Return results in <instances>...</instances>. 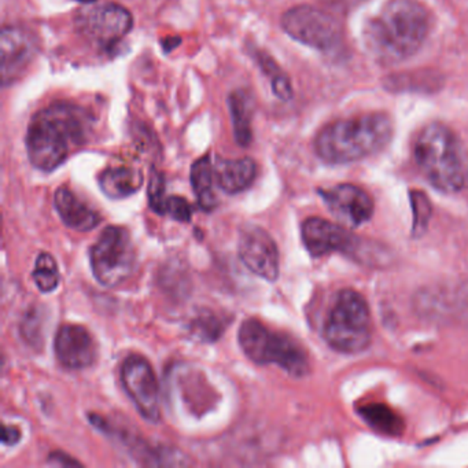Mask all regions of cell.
<instances>
[{
    "instance_id": "obj_1",
    "label": "cell",
    "mask_w": 468,
    "mask_h": 468,
    "mask_svg": "<svg viewBox=\"0 0 468 468\" xmlns=\"http://www.w3.org/2000/svg\"><path fill=\"white\" fill-rule=\"evenodd\" d=\"M430 25V12L419 0H387L365 24L364 43L378 60L400 62L419 51Z\"/></svg>"
},
{
    "instance_id": "obj_2",
    "label": "cell",
    "mask_w": 468,
    "mask_h": 468,
    "mask_svg": "<svg viewBox=\"0 0 468 468\" xmlns=\"http://www.w3.org/2000/svg\"><path fill=\"white\" fill-rule=\"evenodd\" d=\"M92 128L90 113L73 103H54L36 113L28 128L26 151L31 164L51 172L70 151L83 146Z\"/></svg>"
},
{
    "instance_id": "obj_3",
    "label": "cell",
    "mask_w": 468,
    "mask_h": 468,
    "mask_svg": "<svg viewBox=\"0 0 468 468\" xmlns=\"http://www.w3.org/2000/svg\"><path fill=\"white\" fill-rule=\"evenodd\" d=\"M394 124L386 113H365L326 125L315 139L316 154L328 164H349L383 150Z\"/></svg>"
},
{
    "instance_id": "obj_4",
    "label": "cell",
    "mask_w": 468,
    "mask_h": 468,
    "mask_svg": "<svg viewBox=\"0 0 468 468\" xmlns=\"http://www.w3.org/2000/svg\"><path fill=\"white\" fill-rule=\"evenodd\" d=\"M413 154L426 178L444 192L468 188V151L460 137L446 125H426L416 137Z\"/></svg>"
},
{
    "instance_id": "obj_5",
    "label": "cell",
    "mask_w": 468,
    "mask_h": 468,
    "mask_svg": "<svg viewBox=\"0 0 468 468\" xmlns=\"http://www.w3.org/2000/svg\"><path fill=\"white\" fill-rule=\"evenodd\" d=\"M237 341L253 362L276 364L295 378L305 376L309 371V360L303 348L292 337L268 328L257 319H247L242 323Z\"/></svg>"
},
{
    "instance_id": "obj_6",
    "label": "cell",
    "mask_w": 468,
    "mask_h": 468,
    "mask_svg": "<svg viewBox=\"0 0 468 468\" xmlns=\"http://www.w3.org/2000/svg\"><path fill=\"white\" fill-rule=\"evenodd\" d=\"M324 340L342 353L365 351L372 340V320L365 298L354 290L340 292L324 324Z\"/></svg>"
},
{
    "instance_id": "obj_7",
    "label": "cell",
    "mask_w": 468,
    "mask_h": 468,
    "mask_svg": "<svg viewBox=\"0 0 468 468\" xmlns=\"http://www.w3.org/2000/svg\"><path fill=\"white\" fill-rule=\"evenodd\" d=\"M136 262V251L125 227H106L90 250V264L95 279L105 287L125 282Z\"/></svg>"
},
{
    "instance_id": "obj_8",
    "label": "cell",
    "mask_w": 468,
    "mask_h": 468,
    "mask_svg": "<svg viewBox=\"0 0 468 468\" xmlns=\"http://www.w3.org/2000/svg\"><path fill=\"white\" fill-rule=\"evenodd\" d=\"M302 240L312 257H323L330 253H342L356 261H379L374 257L376 247L351 234L348 227L334 224L320 217H310L302 224Z\"/></svg>"
},
{
    "instance_id": "obj_9",
    "label": "cell",
    "mask_w": 468,
    "mask_h": 468,
    "mask_svg": "<svg viewBox=\"0 0 468 468\" xmlns=\"http://www.w3.org/2000/svg\"><path fill=\"white\" fill-rule=\"evenodd\" d=\"M132 14L116 3L95 4L81 8L76 14L77 33L90 44L110 50L132 29Z\"/></svg>"
},
{
    "instance_id": "obj_10",
    "label": "cell",
    "mask_w": 468,
    "mask_h": 468,
    "mask_svg": "<svg viewBox=\"0 0 468 468\" xmlns=\"http://www.w3.org/2000/svg\"><path fill=\"white\" fill-rule=\"evenodd\" d=\"M285 32L294 40L326 51L341 42V28L330 14L323 10L302 4L290 8L282 18Z\"/></svg>"
},
{
    "instance_id": "obj_11",
    "label": "cell",
    "mask_w": 468,
    "mask_h": 468,
    "mask_svg": "<svg viewBox=\"0 0 468 468\" xmlns=\"http://www.w3.org/2000/svg\"><path fill=\"white\" fill-rule=\"evenodd\" d=\"M121 383L146 420L154 423L160 420V386L151 364L144 357L131 354L124 360Z\"/></svg>"
},
{
    "instance_id": "obj_12",
    "label": "cell",
    "mask_w": 468,
    "mask_h": 468,
    "mask_svg": "<svg viewBox=\"0 0 468 468\" xmlns=\"http://www.w3.org/2000/svg\"><path fill=\"white\" fill-rule=\"evenodd\" d=\"M237 253L250 272L268 282H276L279 278V250L265 230L260 227L244 228L240 234Z\"/></svg>"
},
{
    "instance_id": "obj_13",
    "label": "cell",
    "mask_w": 468,
    "mask_h": 468,
    "mask_svg": "<svg viewBox=\"0 0 468 468\" xmlns=\"http://www.w3.org/2000/svg\"><path fill=\"white\" fill-rule=\"evenodd\" d=\"M319 192L330 212L344 227H360L374 215V201L371 195L354 184H338L330 190H320Z\"/></svg>"
},
{
    "instance_id": "obj_14",
    "label": "cell",
    "mask_w": 468,
    "mask_h": 468,
    "mask_svg": "<svg viewBox=\"0 0 468 468\" xmlns=\"http://www.w3.org/2000/svg\"><path fill=\"white\" fill-rule=\"evenodd\" d=\"M37 51V43L32 33L22 28L8 26L1 32V78L3 85L18 80L28 69Z\"/></svg>"
},
{
    "instance_id": "obj_15",
    "label": "cell",
    "mask_w": 468,
    "mask_h": 468,
    "mask_svg": "<svg viewBox=\"0 0 468 468\" xmlns=\"http://www.w3.org/2000/svg\"><path fill=\"white\" fill-rule=\"evenodd\" d=\"M54 351L59 362L67 369L91 367L98 356L91 333L78 324L60 326L54 341Z\"/></svg>"
},
{
    "instance_id": "obj_16",
    "label": "cell",
    "mask_w": 468,
    "mask_h": 468,
    "mask_svg": "<svg viewBox=\"0 0 468 468\" xmlns=\"http://www.w3.org/2000/svg\"><path fill=\"white\" fill-rule=\"evenodd\" d=\"M54 205L63 224L72 230L91 231L102 222L101 215L78 199L67 187H59L56 191Z\"/></svg>"
},
{
    "instance_id": "obj_17",
    "label": "cell",
    "mask_w": 468,
    "mask_h": 468,
    "mask_svg": "<svg viewBox=\"0 0 468 468\" xmlns=\"http://www.w3.org/2000/svg\"><path fill=\"white\" fill-rule=\"evenodd\" d=\"M216 181L219 187L227 194H239L247 190L256 176L257 165L251 158H237V160H217L215 165Z\"/></svg>"
},
{
    "instance_id": "obj_18",
    "label": "cell",
    "mask_w": 468,
    "mask_h": 468,
    "mask_svg": "<svg viewBox=\"0 0 468 468\" xmlns=\"http://www.w3.org/2000/svg\"><path fill=\"white\" fill-rule=\"evenodd\" d=\"M143 184V175L128 167L108 168L99 175V187L112 199H122L135 194Z\"/></svg>"
},
{
    "instance_id": "obj_19",
    "label": "cell",
    "mask_w": 468,
    "mask_h": 468,
    "mask_svg": "<svg viewBox=\"0 0 468 468\" xmlns=\"http://www.w3.org/2000/svg\"><path fill=\"white\" fill-rule=\"evenodd\" d=\"M190 178L199 208L205 212H212L219 201L215 192L216 174L210 156H205L192 164Z\"/></svg>"
},
{
    "instance_id": "obj_20",
    "label": "cell",
    "mask_w": 468,
    "mask_h": 468,
    "mask_svg": "<svg viewBox=\"0 0 468 468\" xmlns=\"http://www.w3.org/2000/svg\"><path fill=\"white\" fill-rule=\"evenodd\" d=\"M233 116L235 139L239 146H249L251 142V103L243 91H235L228 98Z\"/></svg>"
},
{
    "instance_id": "obj_21",
    "label": "cell",
    "mask_w": 468,
    "mask_h": 468,
    "mask_svg": "<svg viewBox=\"0 0 468 468\" xmlns=\"http://www.w3.org/2000/svg\"><path fill=\"white\" fill-rule=\"evenodd\" d=\"M360 416L376 431L386 435H400L404 430L403 419L383 404H367L358 408Z\"/></svg>"
},
{
    "instance_id": "obj_22",
    "label": "cell",
    "mask_w": 468,
    "mask_h": 468,
    "mask_svg": "<svg viewBox=\"0 0 468 468\" xmlns=\"http://www.w3.org/2000/svg\"><path fill=\"white\" fill-rule=\"evenodd\" d=\"M32 278L37 289L43 293L54 292L59 285L58 265L50 253H40L36 258Z\"/></svg>"
},
{
    "instance_id": "obj_23",
    "label": "cell",
    "mask_w": 468,
    "mask_h": 468,
    "mask_svg": "<svg viewBox=\"0 0 468 468\" xmlns=\"http://www.w3.org/2000/svg\"><path fill=\"white\" fill-rule=\"evenodd\" d=\"M410 199L413 208V236H420L427 228L433 208L424 192L413 191L410 194Z\"/></svg>"
},
{
    "instance_id": "obj_24",
    "label": "cell",
    "mask_w": 468,
    "mask_h": 468,
    "mask_svg": "<svg viewBox=\"0 0 468 468\" xmlns=\"http://www.w3.org/2000/svg\"><path fill=\"white\" fill-rule=\"evenodd\" d=\"M261 59V66L265 67V72L271 76V81H272V88L274 92L278 98L287 101L293 97V88L292 84L287 78L286 74H283L278 66L274 63V60L268 57H260Z\"/></svg>"
},
{
    "instance_id": "obj_25",
    "label": "cell",
    "mask_w": 468,
    "mask_h": 468,
    "mask_svg": "<svg viewBox=\"0 0 468 468\" xmlns=\"http://www.w3.org/2000/svg\"><path fill=\"white\" fill-rule=\"evenodd\" d=\"M168 197L165 195V178L164 175L153 171L149 184V202L150 208L157 213L164 216L165 215V203Z\"/></svg>"
},
{
    "instance_id": "obj_26",
    "label": "cell",
    "mask_w": 468,
    "mask_h": 468,
    "mask_svg": "<svg viewBox=\"0 0 468 468\" xmlns=\"http://www.w3.org/2000/svg\"><path fill=\"white\" fill-rule=\"evenodd\" d=\"M192 206L190 202L181 197H168L165 203V215H169L177 222L187 223L192 216Z\"/></svg>"
},
{
    "instance_id": "obj_27",
    "label": "cell",
    "mask_w": 468,
    "mask_h": 468,
    "mask_svg": "<svg viewBox=\"0 0 468 468\" xmlns=\"http://www.w3.org/2000/svg\"><path fill=\"white\" fill-rule=\"evenodd\" d=\"M21 440V433L14 426H3V444L4 445H15Z\"/></svg>"
},
{
    "instance_id": "obj_28",
    "label": "cell",
    "mask_w": 468,
    "mask_h": 468,
    "mask_svg": "<svg viewBox=\"0 0 468 468\" xmlns=\"http://www.w3.org/2000/svg\"><path fill=\"white\" fill-rule=\"evenodd\" d=\"M77 1H81V3H88V4H90V3H95L97 0H77Z\"/></svg>"
}]
</instances>
